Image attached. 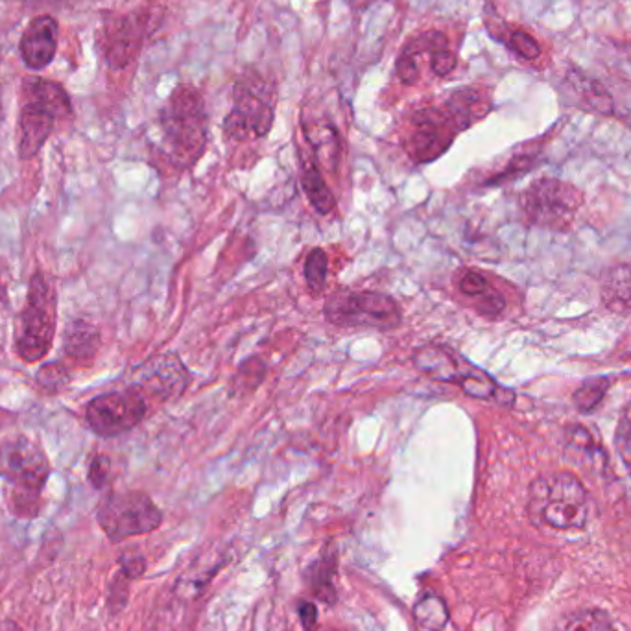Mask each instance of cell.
<instances>
[{
  "label": "cell",
  "mask_w": 631,
  "mask_h": 631,
  "mask_svg": "<svg viewBox=\"0 0 631 631\" xmlns=\"http://www.w3.org/2000/svg\"><path fill=\"white\" fill-rule=\"evenodd\" d=\"M488 100L477 89L456 91L443 106L421 109L410 120L408 152L416 163H430L440 157L460 131L488 115Z\"/></svg>",
  "instance_id": "obj_1"
},
{
  "label": "cell",
  "mask_w": 631,
  "mask_h": 631,
  "mask_svg": "<svg viewBox=\"0 0 631 631\" xmlns=\"http://www.w3.org/2000/svg\"><path fill=\"white\" fill-rule=\"evenodd\" d=\"M589 515V493L572 473L554 471L530 484L528 517L537 526L560 532L584 530Z\"/></svg>",
  "instance_id": "obj_2"
},
{
  "label": "cell",
  "mask_w": 631,
  "mask_h": 631,
  "mask_svg": "<svg viewBox=\"0 0 631 631\" xmlns=\"http://www.w3.org/2000/svg\"><path fill=\"white\" fill-rule=\"evenodd\" d=\"M161 130L168 159L174 167L191 168L207 144V113L192 85H178L161 111Z\"/></svg>",
  "instance_id": "obj_3"
},
{
  "label": "cell",
  "mask_w": 631,
  "mask_h": 631,
  "mask_svg": "<svg viewBox=\"0 0 631 631\" xmlns=\"http://www.w3.org/2000/svg\"><path fill=\"white\" fill-rule=\"evenodd\" d=\"M0 475L10 482V506L19 517H36L50 475L43 449L26 436L0 441Z\"/></svg>",
  "instance_id": "obj_4"
},
{
  "label": "cell",
  "mask_w": 631,
  "mask_h": 631,
  "mask_svg": "<svg viewBox=\"0 0 631 631\" xmlns=\"http://www.w3.org/2000/svg\"><path fill=\"white\" fill-rule=\"evenodd\" d=\"M56 323H58L56 288L48 281L47 275L36 272L30 279L24 309L21 310L15 323V334H13L15 353L28 364L43 360L54 346Z\"/></svg>",
  "instance_id": "obj_5"
},
{
  "label": "cell",
  "mask_w": 631,
  "mask_h": 631,
  "mask_svg": "<svg viewBox=\"0 0 631 631\" xmlns=\"http://www.w3.org/2000/svg\"><path fill=\"white\" fill-rule=\"evenodd\" d=\"M414 364L417 370L427 373L436 381L460 386L469 397L495 401L502 406H512L515 403V393L512 390L499 386L486 371L478 370L477 366L467 362L449 347H421L414 353Z\"/></svg>",
  "instance_id": "obj_6"
},
{
  "label": "cell",
  "mask_w": 631,
  "mask_h": 631,
  "mask_svg": "<svg viewBox=\"0 0 631 631\" xmlns=\"http://www.w3.org/2000/svg\"><path fill=\"white\" fill-rule=\"evenodd\" d=\"M323 314L327 322L347 329L393 331L403 323L399 303L373 290H338L325 301Z\"/></svg>",
  "instance_id": "obj_7"
},
{
  "label": "cell",
  "mask_w": 631,
  "mask_h": 631,
  "mask_svg": "<svg viewBox=\"0 0 631 631\" xmlns=\"http://www.w3.org/2000/svg\"><path fill=\"white\" fill-rule=\"evenodd\" d=\"M274 117V87L255 72L240 76L235 85V104L224 122L227 137L235 141L266 137L274 126Z\"/></svg>",
  "instance_id": "obj_8"
},
{
  "label": "cell",
  "mask_w": 631,
  "mask_h": 631,
  "mask_svg": "<svg viewBox=\"0 0 631 631\" xmlns=\"http://www.w3.org/2000/svg\"><path fill=\"white\" fill-rule=\"evenodd\" d=\"M524 218L532 226L567 231L584 205V194L558 179H539L519 198Z\"/></svg>",
  "instance_id": "obj_9"
},
{
  "label": "cell",
  "mask_w": 631,
  "mask_h": 631,
  "mask_svg": "<svg viewBox=\"0 0 631 631\" xmlns=\"http://www.w3.org/2000/svg\"><path fill=\"white\" fill-rule=\"evenodd\" d=\"M96 519L106 536L120 543L130 537L154 532L163 521V513L143 491L109 493L98 504Z\"/></svg>",
  "instance_id": "obj_10"
},
{
  "label": "cell",
  "mask_w": 631,
  "mask_h": 631,
  "mask_svg": "<svg viewBox=\"0 0 631 631\" xmlns=\"http://www.w3.org/2000/svg\"><path fill=\"white\" fill-rule=\"evenodd\" d=\"M146 414V395L135 386L119 392L102 393L85 406L87 427L102 438H115L130 432Z\"/></svg>",
  "instance_id": "obj_11"
},
{
  "label": "cell",
  "mask_w": 631,
  "mask_h": 631,
  "mask_svg": "<svg viewBox=\"0 0 631 631\" xmlns=\"http://www.w3.org/2000/svg\"><path fill=\"white\" fill-rule=\"evenodd\" d=\"M189 384L191 373L181 358L176 353H163L146 360L135 370L131 386L139 388L144 395H152L157 401L167 403L179 399Z\"/></svg>",
  "instance_id": "obj_12"
},
{
  "label": "cell",
  "mask_w": 631,
  "mask_h": 631,
  "mask_svg": "<svg viewBox=\"0 0 631 631\" xmlns=\"http://www.w3.org/2000/svg\"><path fill=\"white\" fill-rule=\"evenodd\" d=\"M155 15L157 13L135 12L115 21L109 32L106 50V60L111 69H124L135 60L144 39L154 30Z\"/></svg>",
  "instance_id": "obj_13"
},
{
  "label": "cell",
  "mask_w": 631,
  "mask_h": 631,
  "mask_svg": "<svg viewBox=\"0 0 631 631\" xmlns=\"http://www.w3.org/2000/svg\"><path fill=\"white\" fill-rule=\"evenodd\" d=\"M58 50V23L41 15L30 21L21 37V58L30 71H43L54 61Z\"/></svg>",
  "instance_id": "obj_14"
},
{
  "label": "cell",
  "mask_w": 631,
  "mask_h": 631,
  "mask_svg": "<svg viewBox=\"0 0 631 631\" xmlns=\"http://www.w3.org/2000/svg\"><path fill=\"white\" fill-rule=\"evenodd\" d=\"M56 117L48 113L47 109L37 106L34 102H26L21 109L19 119V157L32 159L39 154V150L45 146L54 130Z\"/></svg>",
  "instance_id": "obj_15"
},
{
  "label": "cell",
  "mask_w": 631,
  "mask_h": 631,
  "mask_svg": "<svg viewBox=\"0 0 631 631\" xmlns=\"http://www.w3.org/2000/svg\"><path fill=\"white\" fill-rule=\"evenodd\" d=\"M102 344L100 331L87 320H74L65 327L63 333V353L76 364H87L95 360Z\"/></svg>",
  "instance_id": "obj_16"
},
{
  "label": "cell",
  "mask_w": 631,
  "mask_h": 631,
  "mask_svg": "<svg viewBox=\"0 0 631 631\" xmlns=\"http://www.w3.org/2000/svg\"><path fill=\"white\" fill-rule=\"evenodd\" d=\"M600 296L606 309L613 314H630L631 312V262L617 264L609 268L602 277Z\"/></svg>",
  "instance_id": "obj_17"
},
{
  "label": "cell",
  "mask_w": 631,
  "mask_h": 631,
  "mask_svg": "<svg viewBox=\"0 0 631 631\" xmlns=\"http://www.w3.org/2000/svg\"><path fill=\"white\" fill-rule=\"evenodd\" d=\"M458 288L465 298L473 299L475 307L484 316H499L506 309L501 292L489 285L488 279L475 270H465L458 277Z\"/></svg>",
  "instance_id": "obj_18"
},
{
  "label": "cell",
  "mask_w": 631,
  "mask_h": 631,
  "mask_svg": "<svg viewBox=\"0 0 631 631\" xmlns=\"http://www.w3.org/2000/svg\"><path fill=\"white\" fill-rule=\"evenodd\" d=\"M28 100L47 109L56 119H71L72 104L67 91L50 80H34L26 87Z\"/></svg>",
  "instance_id": "obj_19"
},
{
  "label": "cell",
  "mask_w": 631,
  "mask_h": 631,
  "mask_svg": "<svg viewBox=\"0 0 631 631\" xmlns=\"http://www.w3.org/2000/svg\"><path fill=\"white\" fill-rule=\"evenodd\" d=\"M301 187L305 196L309 198L310 205L320 213V215H329L336 209V198L333 192L327 187L322 172L316 163L303 161L301 168Z\"/></svg>",
  "instance_id": "obj_20"
},
{
  "label": "cell",
  "mask_w": 631,
  "mask_h": 631,
  "mask_svg": "<svg viewBox=\"0 0 631 631\" xmlns=\"http://www.w3.org/2000/svg\"><path fill=\"white\" fill-rule=\"evenodd\" d=\"M554 631H617L604 609L580 608L563 615Z\"/></svg>",
  "instance_id": "obj_21"
},
{
  "label": "cell",
  "mask_w": 631,
  "mask_h": 631,
  "mask_svg": "<svg viewBox=\"0 0 631 631\" xmlns=\"http://www.w3.org/2000/svg\"><path fill=\"white\" fill-rule=\"evenodd\" d=\"M268 373V366L261 357L246 358L235 371L231 379V393L233 395H248L261 386Z\"/></svg>",
  "instance_id": "obj_22"
},
{
  "label": "cell",
  "mask_w": 631,
  "mask_h": 631,
  "mask_svg": "<svg viewBox=\"0 0 631 631\" xmlns=\"http://www.w3.org/2000/svg\"><path fill=\"white\" fill-rule=\"evenodd\" d=\"M572 89L576 93H580V104H584L585 109L595 111L600 115H611L613 113V98L609 96L608 91L600 84H596L593 80H574Z\"/></svg>",
  "instance_id": "obj_23"
},
{
  "label": "cell",
  "mask_w": 631,
  "mask_h": 631,
  "mask_svg": "<svg viewBox=\"0 0 631 631\" xmlns=\"http://www.w3.org/2000/svg\"><path fill=\"white\" fill-rule=\"evenodd\" d=\"M417 624H421L425 630L440 631L445 628L449 620V611L440 596H423L414 609Z\"/></svg>",
  "instance_id": "obj_24"
},
{
  "label": "cell",
  "mask_w": 631,
  "mask_h": 631,
  "mask_svg": "<svg viewBox=\"0 0 631 631\" xmlns=\"http://www.w3.org/2000/svg\"><path fill=\"white\" fill-rule=\"evenodd\" d=\"M609 384H611L609 379H604V377H595V379L585 381L572 395L574 405L580 412H593L596 406L602 403V399L606 397Z\"/></svg>",
  "instance_id": "obj_25"
},
{
  "label": "cell",
  "mask_w": 631,
  "mask_h": 631,
  "mask_svg": "<svg viewBox=\"0 0 631 631\" xmlns=\"http://www.w3.org/2000/svg\"><path fill=\"white\" fill-rule=\"evenodd\" d=\"M309 578L312 591L325 602H333L336 598L333 585L334 558H322V560L314 561Z\"/></svg>",
  "instance_id": "obj_26"
},
{
  "label": "cell",
  "mask_w": 631,
  "mask_h": 631,
  "mask_svg": "<svg viewBox=\"0 0 631 631\" xmlns=\"http://www.w3.org/2000/svg\"><path fill=\"white\" fill-rule=\"evenodd\" d=\"M327 270H329V257L322 248H314L307 255V261H305V281L307 285L320 292L325 286L327 281Z\"/></svg>",
  "instance_id": "obj_27"
},
{
  "label": "cell",
  "mask_w": 631,
  "mask_h": 631,
  "mask_svg": "<svg viewBox=\"0 0 631 631\" xmlns=\"http://www.w3.org/2000/svg\"><path fill=\"white\" fill-rule=\"evenodd\" d=\"M36 381L47 392H60L61 388H65L71 382V375L65 368V364L56 360V362H45L37 370Z\"/></svg>",
  "instance_id": "obj_28"
},
{
  "label": "cell",
  "mask_w": 631,
  "mask_h": 631,
  "mask_svg": "<svg viewBox=\"0 0 631 631\" xmlns=\"http://www.w3.org/2000/svg\"><path fill=\"white\" fill-rule=\"evenodd\" d=\"M510 48L517 56H521L523 60H536L541 54V48L537 45L536 39L532 36H528L526 32H513L510 37Z\"/></svg>",
  "instance_id": "obj_29"
},
{
  "label": "cell",
  "mask_w": 631,
  "mask_h": 631,
  "mask_svg": "<svg viewBox=\"0 0 631 631\" xmlns=\"http://www.w3.org/2000/svg\"><path fill=\"white\" fill-rule=\"evenodd\" d=\"M617 449L626 464L631 465V403L620 419L617 429Z\"/></svg>",
  "instance_id": "obj_30"
},
{
  "label": "cell",
  "mask_w": 631,
  "mask_h": 631,
  "mask_svg": "<svg viewBox=\"0 0 631 631\" xmlns=\"http://www.w3.org/2000/svg\"><path fill=\"white\" fill-rule=\"evenodd\" d=\"M430 69H432V72H434L436 76H440V78L449 76V74L456 69V56H454V52H451L449 47L440 48V50L432 52V54H430Z\"/></svg>",
  "instance_id": "obj_31"
},
{
  "label": "cell",
  "mask_w": 631,
  "mask_h": 631,
  "mask_svg": "<svg viewBox=\"0 0 631 631\" xmlns=\"http://www.w3.org/2000/svg\"><path fill=\"white\" fill-rule=\"evenodd\" d=\"M109 467H111V462H109V458L106 454H98V456H95V458L91 460V465H89V482H91L96 489H100L106 484L109 475Z\"/></svg>",
  "instance_id": "obj_32"
},
{
  "label": "cell",
  "mask_w": 631,
  "mask_h": 631,
  "mask_svg": "<svg viewBox=\"0 0 631 631\" xmlns=\"http://www.w3.org/2000/svg\"><path fill=\"white\" fill-rule=\"evenodd\" d=\"M144 567H146V561H144L141 554H124L120 558V572L126 576V578H139L143 576Z\"/></svg>",
  "instance_id": "obj_33"
},
{
  "label": "cell",
  "mask_w": 631,
  "mask_h": 631,
  "mask_svg": "<svg viewBox=\"0 0 631 631\" xmlns=\"http://www.w3.org/2000/svg\"><path fill=\"white\" fill-rule=\"evenodd\" d=\"M299 617H301V624H303L305 631H312L316 626V619H318V609L310 602H301L299 604Z\"/></svg>",
  "instance_id": "obj_34"
},
{
  "label": "cell",
  "mask_w": 631,
  "mask_h": 631,
  "mask_svg": "<svg viewBox=\"0 0 631 631\" xmlns=\"http://www.w3.org/2000/svg\"><path fill=\"white\" fill-rule=\"evenodd\" d=\"M0 631H23V630H21V626H19L17 622H13V620L6 619L0 622Z\"/></svg>",
  "instance_id": "obj_35"
},
{
  "label": "cell",
  "mask_w": 631,
  "mask_h": 631,
  "mask_svg": "<svg viewBox=\"0 0 631 631\" xmlns=\"http://www.w3.org/2000/svg\"><path fill=\"white\" fill-rule=\"evenodd\" d=\"M0 113H2V108H0Z\"/></svg>",
  "instance_id": "obj_36"
}]
</instances>
